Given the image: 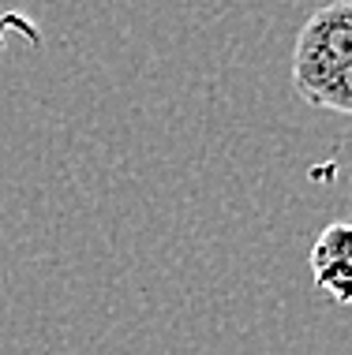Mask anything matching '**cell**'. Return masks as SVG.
Wrapping results in <instances>:
<instances>
[{
  "mask_svg": "<svg viewBox=\"0 0 352 355\" xmlns=\"http://www.w3.org/2000/svg\"><path fill=\"white\" fill-rule=\"evenodd\" d=\"M311 281L330 303L352 306V225L334 220L319 232L308 254Z\"/></svg>",
  "mask_w": 352,
  "mask_h": 355,
  "instance_id": "obj_2",
  "label": "cell"
},
{
  "mask_svg": "<svg viewBox=\"0 0 352 355\" xmlns=\"http://www.w3.org/2000/svg\"><path fill=\"white\" fill-rule=\"evenodd\" d=\"M292 86L315 109L352 116V0L308 15L292 49Z\"/></svg>",
  "mask_w": 352,
  "mask_h": 355,
  "instance_id": "obj_1",
  "label": "cell"
}]
</instances>
